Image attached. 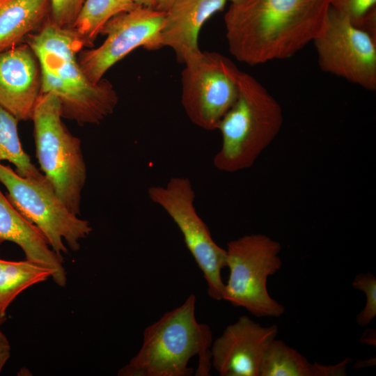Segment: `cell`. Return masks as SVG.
<instances>
[{"label":"cell","instance_id":"cell-1","mask_svg":"<svg viewBox=\"0 0 376 376\" xmlns=\"http://www.w3.org/2000/svg\"><path fill=\"white\" fill-rule=\"evenodd\" d=\"M330 0H244L224 15L230 54L249 65L289 58L319 33Z\"/></svg>","mask_w":376,"mask_h":376},{"label":"cell","instance_id":"cell-2","mask_svg":"<svg viewBox=\"0 0 376 376\" xmlns=\"http://www.w3.org/2000/svg\"><path fill=\"white\" fill-rule=\"evenodd\" d=\"M26 43L36 55L40 68L41 93L55 95L62 117L79 125L98 124L111 114L118 101L111 83L89 80L78 55L86 42L72 28H63L49 17Z\"/></svg>","mask_w":376,"mask_h":376},{"label":"cell","instance_id":"cell-3","mask_svg":"<svg viewBox=\"0 0 376 376\" xmlns=\"http://www.w3.org/2000/svg\"><path fill=\"white\" fill-rule=\"evenodd\" d=\"M196 296L164 313L147 327L138 353L118 373L120 376H190V359L198 355L196 376H207L212 366V334L196 319Z\"/></svg>","mask_w":376,"mask_h":376},{"label":"cell","instance_id":"cell-4","mask_svg":"<svg viewBox=\"0 0 376 376\" xmlns=\"http://www.w3.org/2000/svg\"><path fill=\"white\" fill-rule=\"evenodd\" d=\"M283 123L278 101L252 75L240 71L237 99L217 125L221 146L214 157V166L227 173L251 167Z\"/></svg>","mask_w":376,"mask_h":376},{"label":"cell","instance_id":"cell-5","mask_svg":"<svg viewBox=\"0 0 376 376\" xmlns=\"http://www.w3.org/2000/svg\"><path fill=\"white\" fill-rule=\"evenodd\" d=\"M61 103L50 93H41L33 109L36 154L44 175L76 215L80 214L86 166L81 140L62 121Z\"/></svg>","mask_w":376,"mask_h":376},{"label":"cell","instance_id":"cell-6","mask_svg":"<svg viewBox=\"0 0 376 376\" xmlns=\"http://www.w3.org/2000/svg\"><path fill=\"white\" fill-rule=\"evenodd\" d=\"M279 242L261 234L246 235L227 244L229 278L223 300L242 307L258 318H279L285 307L267 290V279L279 270L282 261Z\"/></svg>","mask_w":376,"mask_h":376},{"label":"cell","instance_id":"cell-7","mask_svg":"<svg viewBox=\"0 0 376 376\" xmlns=\"http://www.w3.org/2000/svg\"><path fill=\"white\" fill-rule=\"evenodd\" d=\"M0 182L8 191V201L41 231L61 260L62 253H68L63 240L76 251L80 248L79 240L92 231L88 221L69 210L43 173L36 178L22 177L0 162Z\"/></svg>","mask_w":376,"mask_h":376},{"label":"cell","instance_id":"cell-8","mask_svg":"<svg viewBox=\"0 0 376 376\" xmlns=\"http://www.w3.org/2000/svg\"><path fill=\"white\" fill-rule=\"evenodd\" d=\"M150 199L160 206L180 230L185 243L203 274L208 295L223 300L224 283L221 270L226 267V251L213 240L205 223L197 213L195 191L186 177H171L164 185L148 188Z\"/></svg>","mask_w":376,"mask_h":376},{"label":"cell","instance_id":"cell-9","mask_svg":"<svg viewBox=\"0 0 376 376\" xmlns=\"http://www.w3.org/2000/svg\"><path fill=\"white\" fill-rule=\"evenodd\" d=\"M181 103L189 120L206 130H217L235 102L240 70L218 52H201L184 63Z\"/></svg>","mask_w":376,"mask_h":376},{"label":"cell","instance_id":"cell-10","mask_svg":"<svg viewBox=\"0 0 376 376\" xmlns=\"http://www.w3.org/2000/svg\"><path fill=\"white\" fill-rule=\"evenodd\" d=\"M313 42L323 71L367 90L376 89L375 35L330 7Z\"/></svg>","mask_w":376,"mask_h":376},{"label":"cell","instance_id":"cell-11","mask_svg":"<svg viewBox=\"0 0 376 376\" xmlns=\"http://www.w3.org/2000/svg\"><path fill=\"white\" fill-rule=\"evenodd\" d=\"M165 14L137 6L112 17L102 31L106 35L102 44L79 53V64L89 80L99 82L111 67L136 48H162L160 32Z\"/></svg>","mask_w":376,"mask_h":376},{"label":"cell","instance_id":"cell-12","mask_svg":"<svg viewBox=\"0 0 376 376\" xmlns=\"http://www.w3.org/2000/svg\"><path fill=\"white\" fill-rule=\"evenodd\" d=\"M278 333L246 315L229 324L210 347L212 366L221 376H260L264 356Z\"/></svg>","mask_w":376,"mask_h":376},{"label":"cell","instance_id":"cell-13","mask_svg":"<svg viewBox=\"0 0 376 376\" xmlns=\"http://www.w3.org/2000/svg\"><path fill=\"white\" fill-rule=\"evenodd\" d=\"M40 90V65L26 43L0 52L1 107L19 120H31Z\"/></svg>","mask_w":376,"mask_h":376},{"label":"cell","instance_id":"cell-14","mask_svg":"<svg viewBox=\"0 0 376 376\" xmlns=\"http://www.w3.org/2000/svg\"><path fill=\"white\" fill-rule=\"evenodd\" d=\"M227 0H178L166 12L160 32L162 47L175 52L184 64L199 54L198 38L203 24L222 10Z\"/></svg>","mask_w":376,"mask_h":376},{"label":"cell","instance_id":"cell-15","mask_svg":"<svg viewBox=\"0 0 376 376\" xmlns=\"http://www.w3.org/2000/svg\"><path fill=\"white\" fill-rule=\"evenodd\" d=\"M12 242L25 254L26 260L52 270L59 286L66 283L63 260L52 249L41 231L24 218L0 190V244Z\"/></svg>","mask_w":376,"mask_h":376},{"label":"cell","instance_id":"cell-16","mask_svg":"<svg viewBox=\"0 0 376 376\" xmlns=\"http://www.w3.org/2000/svg\"><path fill=\"white\" fill-rule=\"evenodd\" d=\"M50 15L49 0H0V52L21 44Z\"/></svg>","mask_w":376,"mask_h":376},{"label":"cell","instance_id":"cell-17","mask_svg":"<svg viewBox=\"0 0 376 376\" xmlns=\"http://www.w3.org/2000/svg\"><path fill=\"white\" fill-rule=\"evenodd\" d=\"M350 358L334 365L311 363L281 340L274 339L263 359L260 376H345Z\"/></svg>","mask_w":376,"mask_h":376},{"label":"cell","instance_id":"cell-18","mask_svg":"<svg viewBox=\"0 0 376 376\" xmlns=\"http://www.w3.org/2000/svg\"><path fill=\"white\" fill-rule=\"evenodd\" d=\"M49 268L25 260L0 259V314L6 315L9 305L22 291L52 277Z\"/></svg>","mask_w":376,"mask_h":376},{"label":"cell","instance_id":"cell-19","mask_svg":"<svg viewBox=\"0 0 376 376\" xmlns=\"http://www.w3.org/2000/svg\"><path fill=\"white\" fill-rule=\"evenodd\" d=\"M137 6L132 0H85L72 29L91 47L112 17Z\"/></svg>","mask_w":376,"mask_h":376},{"label":"cell","instance_id":"cell-20","mask_svg":"<svg viewBox=\"0 0 376 376\" xmlns=\"http://www.w3.org/2000/svg\"><path fill=\"white\" fill-rule=\"evenodd\" d=\"M19 120L0 106V162L8 161L22 177H39L41 173L24 150L18 135Z\"/></svg>","mask_w":376,"mask_h":376},{"label":"cell","instance_id":"cell-21","mask_svg":"<svg viewBox=\"0 0 376 376\" xmlns=\"http://www.w3.org/2000/svg\"><path fill=\"white\" fill-rule=\"evenodd\" d=\"M330 7L375 35L376 0H330Z\"/></svg>","mask_w":376,"mask_h":376},{"label":"cell","instance_id":"cell-22","mask_svg":"<svg viewBox=\"0 0 376 376\" xmlns=\"http://www.w3.org/2000/svg\"><path fill=\"white\" fill-rule=\"evenodd\" d=\"M352 286L365 294V306L357 315L356 321L361 327L368 326L376 317V278L370 272L359 273Z\"/></svg>","mask_w":376,"mask_h":376},{"label":"cell","instance_id":"cell-23","mask_svg":"<svg viewBox=\"0 0 376 376\" xmlns=\"http://www.w3.org/2000/svg\"><path fill=\"white\" fill-rule=\"evenodd\" d=\"M50 18L54 23L63 28H72L85 0H49Z\"/></svg>","mask_w":376,"mask_h":376},{"label":"cell","instance_id":"cell-24","mask_svg":"<svg viewBox=\"0 0 376 376\" xmlns=\"http://www.w3.org/2000/svg\"><path fill=\"white\" fill-rule=\"evenodd\" d=\"M10 355V345L5 334L0 329V373Z\"/></svg>","mask_w":376,"mask_h":376},{"label":"cell","instance_id":"cell-25","mask_svg":"<svg viewBox=\"0 0 376 376\" xmlns=\"http://www.w3.org/2000/svg\"><path fill=\"white\" fill-rule=\"evenodd\" d=\"M178 1V0H155L152 9L166 13Z\"/></svg>","mask_w":376,"mask_h":376},{"label":"cell","instance_id":"cell-26","mask_svg":"<svg viewBox=\"0 0 376 376\" xmlns=\"http://www.w3.org/2000/svg\"><path fill=\"white\" fill-rule=\"evenodd\" d=\"M139 6L152 8L155 0H132Z\"/></svg>","mask_w":376,"mask_h":376},{"label":"cell","instance_id":"cell-27","mask_svg":"<svg viewBox=\"0 0 376 376\" xmlns=\"http://www.w3.org/2000/svg\"><path fill=\"white\" fill-rule=\"evenodd\" d=\"M230 2V4H239L243 2L244 0H227Z\"/></svg>","mask_w":376,"mask_h":376},{"label":"cell","instance_id":"cell-28","mask_svg":"<svg viewBox=\"0 0 376 376\" xmlns=\"http://www.w3.org/2000/svg\"><path fill=\"white\" fill-rule=\"evenodd\" d=\"M6 320V316L0 314V325L3 324Z\"/></svg>","mask_w":376,"mask_h":376}]
</instances>
